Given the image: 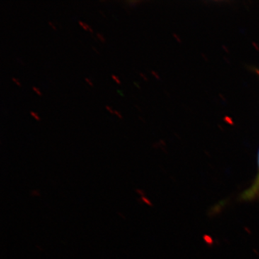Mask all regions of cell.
Returning a JSON list of instances; mask_svg holds the SVG:
<instances>
[{
    "instance_id": "cell-13",
    "label": "cell",
    "mask_w": 259,
    "mask_h": 259,
    "mask_svg": "<svg viewBox=\"0 0 259 259\" xmlns=\"http://www.w3.org/2000/svg\"><path fill=\"white\" fill-rule=\"evenodd\" d=\"M92 49H93V50H94V51H95V52H96V53H97V54H99V51H97V49H95V47H92Z\"/></svg>"
},
{
    "instance_id": "cell-3",
    "label": "cell",
    "mask_w": 259,
    "mask_h": 259,
    "mask_svg": "<svg viewBox=\"0 0 259 259\" xmlns=\"http://www.w3.org/2000/svg\"><path fill=\"white\" fill-rule=\"evenodd\" d=\"M78 23H79V25H81V26L82 27L84 30H89V28H90V25H88V24L83 23V22L81 21H79Z\"/></svg>"
},
{
    "instance_id": "cell-7",
    "label": "cell",
    "mask_w": 259,
    "mask_h": 259,
    "mask_svg": "<svg viewBox=\"0 0 259 259\" xmlns=\"http://www.w3.org/2000/svg\"><path fill=\"white\" fill-rule=\"evenodd\" d=\"M105 109H106L107 111L110 112V113H111V114L114 113V110H112L111 107H110V106H108V105H106V106H105Z\"/></svg>"
},
{
    "instance_id": "cell-8",
    "label": "cell",
    "mask_w": 259,
    "mask_h": 259,
    "mask_svg": "<svg viewBox=\"0 0 259 259\" xmlns=\"http://www.w3.org/2000/svg\"><path fill=\"white\" fill-rule=\"evenodd\" d=\"M114 114H115V115H117V117H119V118H120V119H122V115H121V114L120 113V112H119L118 111H117V110H114Z\"/></svg>"
},
{
    "instance_id": "cell-1",
    "label": "cell",
    "mask_w": 259,
    "mask_h": 259,
    "mask_svg": "<svg viewBox=\"0 0 259 259\" xmlns=\"http://www.w3.org/2000/svg\"><path fill=\"white\" fill-rule=\"evenodd\" d=\"M258 171L251 185L240 195V200L243 202H253L259 199V149L257 157Z\"/></svg>"
},
{
    "instance_id": "cell-10",
    "label": "cell",
    "mask_w": 259,
    "mask_h": 259,
    "mask_svg": "<svg viewBox=\"0 0 259 259\" xmlns=\"http://www.w3.org/2000/svg\"><path fill=\"white\" fill-rule=\"evenodd\" d=\"M85 81H87L91 87H93V83L90 81V79H89L88 78H85Z\"/></svg>"
},
{
    "instance_id": "cell-9",
    "label": "cell",
    "mask_w": 259,
    "mask_h": 259,
    "mask_svg": "<svg viewBox=\"0 0 259 259\" xmlns=\"http://www.w3.org/2000/svg\"><path fill=\"white\" fill-rule=\"evenodd\" d=\"M12 80H13V81H14V82L16 83L17 85H18V86L20 87V85H21L20 84V83L19 82L18 79H15L14 77H12Z\"/></svg>"
},
{
    "instance_id": "cell-14",
    "label": "cell",
    "mask_w": 259,
    "mask_h": 259,
    "mask_svg": "<svg viewBox=\"0 0 259 259\" xmlns=\"http://www.w3.org/2000/svg\"><path fill=\"white\" fill-rule=\"evenodd\" d=\"M117 93H119V94H120V95H122V92H121V91H119V90H117Z\"/></svg>"
},
{
    "instance_id": "cell-6",
    "label": "cell",
    "mask_w": 259,
    "mask_h": 259,
    "mask_svg": "<svg viewBox=\"0 0 259 259\" xmlns=\"http://www.w3.org/2000/svg\"><path fill=\"white\" fill-rule=\"evenodd\" d=\"M32 90H33V91L35 92V93H36L37 95H39V96H41L42 94L40 91H39L38 89L35 88V87H32Z\"/></svg>"
},
{
    "instance_id": "cell-5",
    "label": "cell",
    "mask_w": 259,
    "mask_h": 259,
    "mask_svg": "<svg viewBox=\"0 0 259 259\" xmlns=\"http://www.w3.org/2000/svg\"><path fill=\"white\" fill-rule=\"evenodd\" d=\"M112 79H113L114 81H115V82L117 83V84H120V83H121L120 80L118 79V77H117V76H115V75L112 74Z\"/></svg>"
},
{
    "instance_id": "cell-2",
    "label": "cell",
    "mask_w": 259,
    "mask_h": 259,
    "mask_svg": "<svg viewBox=\"0 0 259 259\" xmlns=\"http://www.w3.org/2000/svg\"><path fill=\"white\" fill-rule=\"evenodd\" d=\"M30 115L32 116L33 118H35V120H36L37 121L40 120V118L39 117V116L37 115V114L36 112H33V111H30Z\"/></svg>"
},
{
    "instance_id": "cell-12",
    "label": "cell",
    "mask_w": 259,
    "mask_h": 259,
    "mask_svg": "<svg viewBox=\"0 0 259 259\" xmlns=\"http://www.w3.org/2000/svg\"><path fill=\"white\" fill-rule=\"evenodd\" d=\"M99 12H100V13H101V14L103 15L104 17H106V15H105V13H104L101 10H99Z\"/></svg>"
},
{
    "instance_id": "cell-4",
    "label": "cell",
    "mask_w": 259,
    "mask_h": 259,
    "mask_svg": "<svg viewBox=\"0 0 259 259\" xmlns=\"http://www.w3.org/2000/svg\"><path fill=\"white\" fill-rule=\"evenodd\" d=\"M97 37H98V39L100 40V41L105 42V37L102 36V34L100 33V32H97Z\"/></svg>"
},
{
    "instance_id": "cell-11",
    "label": "cell",
    "mask_w": 259,
    "mask_h": 259,
    "mask_svg": "<svg viewBox=\"0 0 259 259\" xmlns=\"http://www.w3.org/2000/svg\"><path fill=\"white\" fill-rule=\"evenodd\" d=\"M48 23L49 24V25H50V26L52 27L53 29H54V30H56V28L55 26H54V24H53L52 22H51V21H48Z\"/></svg>"
}]
</instances>
